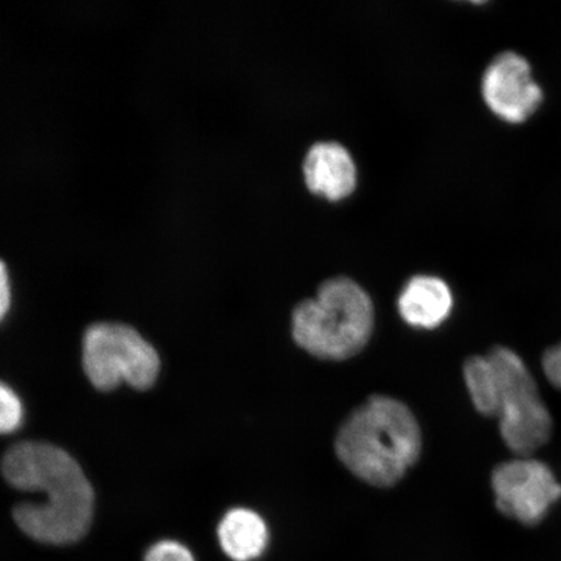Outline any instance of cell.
Here are the masks:
<instances>
[{"instance_id":"obj_2","label":"cell","mask_w":561,"mask_h":561,"mask_svg":"<svg viewBox=\"0 0 561 561\" xmlns=\"http://www.w3.org/2000/svg\"><path fill=\"white\" fill-rule=\"evenodd\" d=\"M465 380L476 410L500 421L504 444L517 456H530L549 442L551 413L535 377L515 351L497 346L465 364Z\"/></svg>"},{"instance_id":"obj_13","label":"cell","mask_w":561,"mask_h":561,"mask_svg":"<svg viewBox=\"0 0 561 561\" xmlns=\"http://www.w3.org/2000/svg\"><path fill=\"white\" fill-rule=\"evenodd\" d=\"M542 367L547 380L561 390V343L546 351Z\"/></svg>"},{"instance_id":"obj_14","label":"cell","mask_w":561,"mask_h":561,"mask_svg":"<svg viewBox=\"0 0 561 561\" xmlns=\"http://www.w3.org/2000/svg\"><path fill=\"white\" fill-rule=\"evenodd\" d=\"M11 306V287L9 272L5 264L0 261V321L3 320Z\"/></svg>"},{"instance_id":"obj_11","label":"cell","mask_w":561,"mask_h":561,"mask_svg":"<svg viewBox=\"0 0 561 561\" xmlns=\"http://www.w3.org/2000/svg\"><path fill=\"white\" fill-rule=\"evenodd\" d=\"M23 404L9 386L0 383V434L12 433L23 423Z\"/></svg>"},{"instance_id":"obj_7","label":"cell","mask_w":561,"mask_h":561,"mask_svg":"<svg viewBox=\"0 0 561 561\" xmlns=\"http://www.w3.org/2000/svg\"><path fill=\"white\" fill-rule=\"evenodd\" d=\"M482 95L490 111L508 124L525 123L543 101L528 60L512 51L490 62L482 79Z\"/></svg>"},{"instance_id":"obj_5","label":"cell","mask_w":561,"mask_h":561,"mask_svg":"<svg viewBox=\"0 0 561 561\" xmlns=\"http://www.w3.org/2000/svg\"><path fill=\"white\" fill-rule=\"evenodd\" d=\"M83 369L96 389L110 391L126 382L137 390L157 381V350L135 329L122 324H96L83 340Z\"/></svg>"},{"instance_id":"obj_8","label":"cell","mask_w":561,"mask_h":561,"mask_svg":"<svg viewBox=\"0 0 561 561\" xmlns=\"http://www.w3.org/2000/svg\"><path fill=\"white\" fill-rule=\"evenodd\" d=\"M304 173L308 188L329 201L346 198L355 191L356 167L353 157L340 144L313 145L307 153Z\"/></svg>"},{"instance_id":"obj_9","label":"cell","mask_w":561,"mask_h":561,"mask_svg":"<svg viewBox=\"0 0 561 561\" xmlns=\"http://www.w3.org/2000/svg\"><path fill=\"white\" fill-rule=\"evenodd\" d=\"M453 305L450 287L444 279L416 276L405 285L398 300V310L407 324L434 329L448 318Z\"/></svg>"},{"instance_id":"obj_6","label":"cell","mask_w":561,"mask_h":561,"mask_svg":"<svg viewBox=\"0 0 561 561\" xmlns=\"http://www.w3.org/2000/svg\"><path fill=\"white\" fill-rule=\"evenodd\" d=\"M491 486L497 510L524 525L545 520L561 496L552 469L530 456H518L494 469Z\"/></svg>"},{"instance_id":"obj_12","label":"cell","mask_w":561,"mask_h":561,"mask_svg":"<svg viewBox=\"0 0 561 561\" xmlns=\"http://www.w3.org/2000/svg\"><path fill=\"white\" fill-rule=\"evenodd\" d=\"M145 561H195L186 546L175 541H161L146 552Z\"/></svg>"},{"instance_id":"obj_3","label":"cell","mask_w":561,"mask_h":561,"mask_svg":"<svg viewBox=\"0 0 561 561\" xmlns=\"http://www.w3.org/2000/svg\"><path fill=\"white\" fill-rule=\"evenodd\" d=\"M421 432L409 407L375 396L351 413L335 438V453L348 471L371 486L401 481L421 453Z\"/></svg>"},{"instance_id":"obj_1","label":"cell","mask_w":561,"mask_h":561,"mask_svg":"<svg viewBox=\"0 0 561 561\" xmlns=\"http://www.w3.org/2000/svg\"><path fill=\"white\" fill-rule=\"evenodd\" d=\"M2 472L13 488L44 493L41 503H23L13 510L21 530L35 541L69 545L87 535L94 512V493L87 476L61 448L24 442L10 448Z\"/></svg>"},{"instance_id":"obj_4","label":"cell","mask_w":561,"mask_h":561,"mask_svg":"<svg viewBox=\"0 0 561 561\" xmlns=\"http://www.w3.org/2000/svg\"><path fill=\"white\" fill-rule=\"evenodd\" d=\"M374 327V304L367 291L346 277L325 280L318 296L293 311L297 345L324 360H346L359 354Z\"/></svg>"},{"instance_id":"obj_10","label":"cell","mask_w":561,"mask_h":561,"mask_svg":"<svg viewBox=\"0 0 561 561\" xmlns=\"http://www.w3.org/2000/svg\"><path fill=\"white\" fill-rule=\"evenodd\" d=\"M217 537L224 553L233 561H255L270 543L268 525L248 508L229 511L217 528Z\"/></svg>"}]
</instances>
